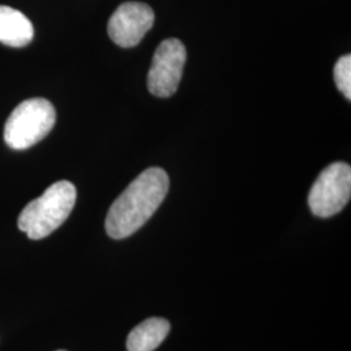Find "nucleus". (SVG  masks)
Here are the masks:
<instances>
[{
	"label": "nucleus",
	"instance_id": "0eeeda50",
	"mask_svg": "<svg viewBox=\"0 0 351 351\" xmlns=\"http://www.w3.org/2000/svg\"><path fill=\"white\" fill-rule=\"evenodd\" d=\"M34 37V27L25 14L0 5V42L10 47H25Z\"/></svg>",
	"mask_w": 351,
	"mask_h": 351
},
{
	"label": "nucleus",
	"instance_id": "39448f33",
	"mask_svg": "<svg viewBox=\"0 0 351 351\" xmlns=\"http://www.w3.org/2000/svg\"><path fill=\"white\" fill-rule=\"evenodd\" d=\"M186 63V49L180 39L163 40L154 53L147 88L151 94L159 98H169L180 85L184 66Z\"/></svg>",
	"mask_w": 351,
	"mask_h": 351
},
{
	"label": "nucleus",
	"instance_id": "7ed1b4c3",
	"mask_svg": "<svg viewBox=\"0 0 351 351\" xmlns=\"http://www.w3.org/2000/svg\"><path fill=\"white\" fill-rule=\"evenodd\" d=\"M56 123L50 101L33 98L20 103L4 126V141L13 150H25L45 138Z\"/></svg>",
	"mask_w": 351,
	"mask_h": 351
},
{
	"label": "nucleus",
	"instance_id": "9d476101",
	"mask_svg": "<svg viewBox=\"0 0 351 351\" xmlns=\"http://www.w3.org/2000/svg\"><path fill=\"white\" fill-rule=\"evenodd\" d=\"M58 351H65V350H58Z\"/></svg>",
	"mask_w": 351,
	"mask_h": 351
},
{
	"label": "nucleus",
	"instance_id": "6e6552de",
	"mask_svg": "<svg viewBox=\"0 0 351 351\" xmlns=\"http://www.w3.org/2000/svg\"><path fill=\"white\" fill-rule=\"evenodd\" d=\"M171 324L163 317H150L136 326L128 336V351H154L168 336Z\"/></svg>",
	"mask_w": 351,
	"mask_h": 351
},
{
	"label": "nucleus",
	"instance_id": "423d86ee",
	"mask_svg": "<svg viewBox=\"0 0 351 351\" xmlns=\"http://www.w3.org/2000/svg\"><path fill=\"white\" fill-rule=\"evenodd\" d=\"M155 21L150 5L139 1L123 3L108 21V36L124 49L134 47L146 36Z\"/></svg>",
	"mask_w": 351,
	"mask_h": 351
},
{
	"label": "nucleus",
	"instance_id": "f257e3e1",
	"mask_svg": "<svg viewBox=\"0 0 351 351\" xmlns=\"http://www.w3.org/2000/svg\"><path fill=\"white\" fill-rule=\"evenodd\" d=\"M169 189L167 172L152 167L141 175L113 202L106 217L107 234L123 239L145 226L159 208Z\"/></svg>",
	"mask_w": 351,
	"mask_h": 351
},
{
	"label": "nucleus",
	"instance_id": "1a4fd4ad",
	"mask_svg": "<svg viewBox=\"0 0 351 351\" xmlns=\"http://www.w3.org/2000/svg\"><path fill=\"white\" fill-rule=\"evenodd\" d=\"M335 82L339 91L345 95L348 101L351 99V56L345 55L339 58L335 65Z\"/></svg>",
	"mask_w": 351,
	"mask_h": 351
},
{
	"label": "nucleus",
	"instance_id": "f03ea898",
	"mask_svg": "<svg viewBox=\"0 0 351 351\" xmlns=\"http://www.w3.org/2000/svg\"><path fill=\"white\" fill-rule=\"evenodd\" d=\"M77 198L75 185L69 181L52 184L39 198L30 202L19 216V229L30 239L50 236L72 213Z\"/></svg>",
	"mask_w": 351,
	"mask_h": 351
},
{
	"label": "nucleus",
	"instance_id": "20e7f679",
	"mask_svg": "<svg viewBox=\"0 0 351 351\" xmlns=\"http://www.w3.org/2000/svg\"><path fill=\"white\" fill-rule=\"evenodd\" d=\"M350 197V165L336 162L326 167L315 181L308 195V206L315 216L330 217L343 210Z\"/></svg>",
	"mask_w": 351,
	"mask_h": 351
}]
</instances>
